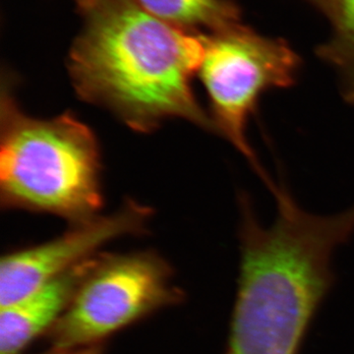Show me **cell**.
Listing matches in <instances>:
<instances>
[{"label": "cell", "instance_id": "obj_6", "mask_svg": "<svg viewBox=\"0 0 354 354\" xmlns=\"http://www.w3.org/2000/svg\"><path fill=\"white\" fill-rule=\"evenodd\" d=\"M150 215L147 207L128 202L111 215L74 223L53 241L7 254L0 265V306L12 304L64 276L97 255L104 244L125 235L141 234Z\"/></svg>", "mask_w": 354, "mask_h": 354}, {"label": "cell", "instance_id": "obj_5", "mask_svg": "<svg viewBox=\"0 0 354 354\" xmlns=\"http://www.w3.org/2000/svg\"><path fill=\"white\" fill-rule=\"evenodd\" d=\"M183 298L172 283L171 268L158 254H97L69 306L46 334L50 348L102 344Z\"/></svg>", "mask_w": 354, "mask_h": 354}, {"label": "cell", "instance_id": "obj_7", "mask_svg": "<svg viewBox=\"0 0 354 354\" xmlns=\"http://www.w3.org/2000/svg\"><path fill=\"white\" fill-rule=\"evenodd\" d=\"M94 257L22 299L1 307L0 354H22L39 335L48 334L69 306Z\"/></svg>", "mask_w": 354, "mask_h": 354}, {"label": "cell", "instance_id": "obj_4", "mask_svg": "<svg viewBox=\"0 0 354 354\" xmlns=\"http://www.w3.org/2000/svg\"><path fill=\"white\" fill-rule=\"evenodd\" d=\"M204 39L198 73L208 95L214 129L270 183L247 138V127L265 93L297 82L299 55L285 39L263 36L241 23L204 35Z\"/></svg>", "mask_w": 354, "mask_h": 354}, {"label": "cell", "instance_id": "obj_3", "mask_svg": "<svg viewBox=\"0 0 354 354\" xmlns=\"http://www.w3.org/2000/svg\"><path fill=\"white\" fill-rule=\"evenodd\" d=\"M3 85L0 102L2 207L69 218L97 216L102 204L101 155L91 128L65 113L28 115Z\"/></svg>", "mask_w": 354, "mask_h": 354}, {"label": "cell", "instance_id": "obj_9", "mask_svg": "<svg viewBox=\"0 0 354 354\" xmlns=\"http://www.w3.org/2000/svg\"><path fill=\"white\" fill-rule=\"evenodd\" d=\"M330 38L317 55L337 72L342 97L354 104V0H337Z\"/></svg>", "mask_w": 354, "mask_h": 354}, {"label": "cell", "instance_id": "obj_8", "mask_svg": "<svg viewBox=\"0 0 354 354\" xmlns=\"http://www.w3.org/2000/svg\"><path fill=\"white\" fill-rule=\"evenodd\" d=\"M142 8L167 24L190 32H215L241 23L232 0H136Z\"/></svg>", "mask_w": 354, "mask_h": 354}, {"label": "cell", "instance_id": "obj_1", "mask_svg": "<svg viewBox=\"0 0 354 354\" xmlns=\"http://www.w3.org/2000/svg\"><path fill=\"white\" fill-rule=\"evenodd\" d=\"M83 28L68 69L81 99L150 132L180 118L215 132L193 92L204 35L153 17L136 0H76Z\"/></svg>", "mask_w": 354, "mask_h": 354}, {"label": "cell", "instance_id": "obj_11", "mask_svg": "<svg viewBox=\"0 0 354 354\" xmlns=\"http://www.w3.org/2000/svg\"><path fill=\"white\" fill-rule=\"evenodd\" d=\"M332 22L337 12V0H308Z\"/></svg>", "mask_w": 354, "mask_h": 354}, {"label": "cell", "instance_id": "obj_2", "mask_svg": "<svg viewBox=\"0 0 354 354\" xmlns=\"http://www.w3.org/2000/svg\"><path fill=\"white\" fill-rule=\"evenodd\" d=\"M276 221L263 227L239 195L241 274L225 354H297L332 285L330 261L354 234V207L333 216L300 208L283 184Z\"/></svg>", "mask_w": 354, "mask_h": 354}, {"label": "cell", "instance_id": "obj_10", "mask_svg": "<svg viewBox=\"0 0 354 354\" xmlns=\"http://www.w3.org/2000/svg\"><path fill=\"white\" fill-rule=\"evenodd\" d=\"M39 354H104V349H102V344H97L75 348H50L46 353Z\"/></svg>", "mask_w": 354, "mask_h": 354}]
</instances>
